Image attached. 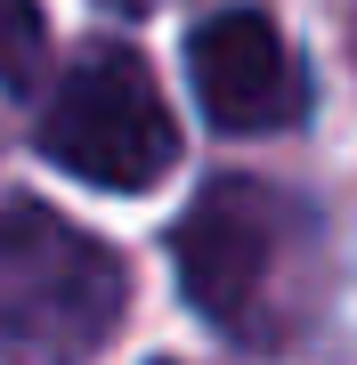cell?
I'll use <instances>...</instances> for the list:
<instances>
[{
    "label": "cell",
    "instance_id": "cell-1",
    "mask_svg": "<svg viewBox=\"0 0 357 365\" xmlns=\"http://www.w3.org/2000/svg\"><path fill=\"white\" fill-rule=\"evenodd\" d=\"M179 284L236 341H284L317 292V220L260 179H219L171 235Z\"/></svg>",
    "mask_w": 357,
    "mask_h": 365
},
{
    "label": "cell",
    "instance_id": "cell-2",
    "mask_svg": "<svg viewBox=\"0 0 357 365\" xmlns=\"http://www.w3.org/2000/svg\"><path fill=\"white\" fill-rule=\"evenodd\" d=\"M130 276L90 227L49 203H0V349L81 357L122 325Z\"/></svg>",
    "mask_w": 357,
    "mask_h": 365
},
{
    "label": "cell",
    "instance_id": "cell-3",
    "mask_svg": "<svg viewBox=\"0 0 357 365\" xmlns=\"http://www.w3.org/2000/svg\"><path fill=\"white\" fill-rule=\"evenodd\" d=\"M41 155L57 170L114 195H146L162 170L179 163V122L162 106V81L130 49H98L57 81L49 114H41Z\"/></svg>",
    "mask_w": 357,
    "mask_h": 365
},
{
    "label": "cell",
    "instance_id": "cell-4",
    "mask_svg": "<svg viewBox=\"0 0 357 365\" xmlns=\"http://www.w3.org/2000/svg\"><path fill=\"white\" fill-rule=\"evenodd\" d=\"M187 81H195L203 114H212L219 130H284L309 106L301 57L284 49V33L268 25L260 9L203 16L195 41H187Z\"/></svg>",
    "mask_w": 357,
    "mask_h": 365
},
{
    "label": "cell",
    "instance_id": "cell-5",
    "mask_svg": "<svg viewBox=\"0 0 357 365\" xmlns=\"http://www.w3.org/2000/svg\"><path fill=\"white\" fill-rule=\"evenodd\" d=\"M41 57H49V25H41V0H0V81L33 90Z\"/></svg>",
    "mask_w": 357,
    "mask_h": 365
},
{
    "label": "cell",
    "instance_id": "cell-6",
    "mask_svg": "<svg viewBox=\"0 0 357 365\" xmlns=\"http://www.w3.org/2000/svg\"><path fill=\"white\" fill-rule=\"evenodd\" d=\"M114 9H138V0H114Z\"/></svg>",
    "mask_w": 357,
    "mask_h": 365
}]
</instances>
